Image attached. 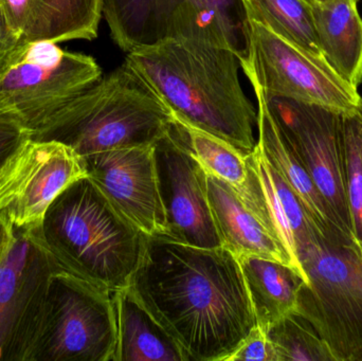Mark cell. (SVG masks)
Here are the masks:
<instances>
[{
	"instance_id": "cell-33",
	"label": "cell",
	"mask_w": 362,
	"mask_h": 361,
	"mask_svg": "<svg viewBox=\"0 0 362 361\" xmlns=\"http://www.w3.org/2000/svg\"><path fill=\"white\" fill-rule=\"evenodd\" d=\"M306 1L310 2V4H312V0H306Z\"/></svg>"
},
{
	"instance_id": "cell-28",
	"label": "cell",
	"mask_w": 362,
	"mask_h": 361,
	"mask_svg": "<svg viewBox=\"0 0 362 361\" xmlns=\"http://www.w3.org/2000/svg\"><path fill=\"white\" fill-rule=\"evenodd\" d=\"M226 361H278V357L267 334L257 326Z\"/></svg>"
},
{
	"instance_id": "cell-20",
	"label": "cell",
	"mask_w": 362,
	"mask_h": 361,
	"mask_svg": "<svg viewBox=\"0 0 362 361\" xmlns=\"http://www.w3.org/2000/svg\"><path fill=\"white\" fill-rule=\"evenodd\" d=\"M257 326L266 333L274 322L297 313L304 281L282 263L257 256L238 258Z\"/></svg>"
},
{
	"instance_id": "cell-13",
	"label": "cell",
	"mask_w": 362,
	"mask_h": 361,
	"mask_svg": "<svg viewBox=\"0 0 362 361\" xmlns=\"http://www.w3.org/2000/svg\"><path fill=\"white\" fill-rule=\"evenodd\" d=\"M155 161L167 220L165 237L206 249L223 247L204 167L170 131L155 144Z\"/></svg>"
},
{
	"instance_id": "cell-35",
	"label": "cell",
	"mask_w": 362,
	"mask_h": 361,
	"mask_svg": "<svg viewBox=\"0 0 362 361\" xmlns=\"http://www.w3.org/2000/svg\"><path fill=\"white\" fill-rule=\"evenodd\" d=\"M357 1H358V0H357Z\"/></svg>"
},
{
	"instance_id": "cell-22",
	"label": "cell",
	"mask_w": 362,
	"mask_h": 361,
	"mask_svg": "<svg viewBox=\"0 0 362 361\" xmlns=\"http://www.w3.org/2000/svg\"><path fill=\"white\" fill-rule=\"evenodd\" d=\"M170 131L204 167L206 173L229 182L235 188H240L246 182L248 174L246 153L212 134L192 126L178 117L173 116Z\"/></svg>"
},
{
	"instance_id": "cell-2",
	"label": "cell",
	"mask_w": 362,
	"mask_h": 361,
	"mask_svg": "<svg viewBox=\"0 0 362 361\" xmlns=\"http://www.w3.org/2000/svg\"><path fill=\"white\" fill-rule=\"evenodd\" d=\"M125 63L172 114L246 154L257 146V112L238 76L232 51L187 40H165L127 53Z\"/></svg>"
},
{
	"instance_id": "cell-11",
	"label": "cell",
	"mask_w": 362,
	"mask_h": 361,
	"mask_svg": "<svg viewBox=\"0 0 362 361\" xmlns=\"http://www.w3.org/2000/svg\"><path fill=\"white\" fill-rule=\"evenodd\" d=\"M263 95L274 120L301 159L336 222L351 239L356 241L342 160L340 112Z\"/></svg>"
},
{
	"instance_id": "cell-18",
	"label": "cell",
	"mask_w": 362,
	"mask_h": 361,
	"mask_svg": "<svg viewBox=\"0 0 362 361\" xmlns=\"http://www.w3.org/2000/svg\"><path fill=\"white\" fill-rule=\"evenodd\" d=\"M310 4L323 57L338 76L358 89L362 82V18L357 0Z\"/></svg>"
},
{
	"instance_id": "cell-12",
	"label": "cell",
	"mask_w": 362,
	"mask_h": 361,
	"mask_svg": "<svg viewBox=\"0 0 362 361\" xmlns=\"http://www.w3.org/2000/svg\"><path fill=\"white\" fill-rule=\"evenodd\" d=\"M83 176L84 161L69 146L30 139L0 174V220L36 228L55 197Z\"/></svg>"
},
{
	"instance_id": "cell-15",
	"label": "cell",
	"mask_w": 362,
	"mask_h": 361,
	"mask_svg": "<svg viewBox=\"0 0 362 361\" xmlns=\"http://www.w3.org/2000/svg\"><path fill=\"white\" fill-rule=\"evenodd\" d=\"M247 167L246 182L236 189L276 232L291 259L293 271L308 284L300 256L323 239L315 230L295 193L269 162L257 142L247 156Z\"/></svg>"
},
{
	"instance_id": "cell-17",
	"label": "cell",
	"mask_w": 362,
	"mask_h": 361,
	"mask_svg": "<svg viewBox=\"0 0 362 361\" xmlns=\"http://www.w3.org/2000/svg\"><path fill=\"white\" fill-rule=\"evenodd\" d=\"M208 197L223 247L236 258L257 256L291 266L276 232L244 199L240 191L208 174Z\"/></svg>"
},
{
	"instance_id": "cell-30",
	"label": "cell",
	"mask_w": 362,
	"mask_h": 361,
	"mask_svg": "<svg viewBox=\"0 0 362 361\" xmlns=\"http://www.w3.org/2000/svg\"><path fill=\"white\" fill-rule=\"evenodd\" d=\"M10 237L11 227L6 225L4 220H0V256H1L6 244H8Z\"/></svg>"
},
{
	"instance_id": "cell-8",
	"label": "cell",
	"mask_w": 362,
	"mask_h": 361,
	"mask_svg": "<svg viewBox=\"0 0 362 361\" xmlns=\"http://www.w3.org/2000/svg\"><path fill=\"white\" fill-rule=\"evenodd\" d=\"M101 78L89 55L50 40H21L0 66V110H14L33 131Z\"/></svg>"
},
{
	"instance_id": "cell-5",
	"label": "cell",
	"mask_w": 362,
	"mask_h": 361,
	"mask_svg": "<svg viewBox=\"0 0 362 361\" xmlns=\"http://www.w3.org/2000/svg\"><path fill=\"white\" fill-rule=\"evenodd\" d=\"M114 42L129 53L165 40H187L248 59L250 25L242 0H102Z\"/></svg>"
},
{
	"instance_id": "cell-23",
	"label": "cell",
	"mask_w": 362,
	"mask_h": 361,
	"mask_svg": "<svg viewBox=\"0 0 362 361\" xmlns=\"http://www.w3.org/2000/svg\"><path fill=\"white\" fill-rule=\"evenodd\" d=\"M102 16V0H49L42 40H95Z\"/></svg>"
},
{
	"instance_id": "cell-16",
	"label": "cell",
	"mask_w": 362,
	"mask_h": 361,
	"mask_svg": "<svg viewBox=\"0 0 362 361\" xmlns=\"http://www.w3.org/2000/svg\"><path fill=\"white\" fill-rule=\"evenodd\" d=\"M252 87L259 104L257 144L299 199L320 239L334 245L353 243L355 241L351 239L340 228L301 159L274 120L266 104L263 91L259 87Z\"/></svg>"
},
{
	"instance_id": "cell-25",
	"label": "cell",
	"mask_w": 362,
	"mask_h": 361,
	"mask_svg": "<svg viewBox=\"0 0 362 361\" xmlns=\"http://www.w3.org/2000/svg\"><path fill=\"white\" fill-rule=\"evenodd\" d=\"M339 129L353 231L362 242V112H340Z\"/></svg>"
},
{
	"instance_id": "cell-32",
	"label": "cell",
	"mask_w": 362,
	"mask_h": 361,
	"mask_svg": "<svg viewBox=\"0 0 362 361\" xmlns=\"http://www.w3.org/2000/svg\"><path fill=\"white\" fill-rule=\"evenodd\" d=\"M325 0H312V4H321V2H325Z\"/></svg>"
},
{
	"instance_id": "cell-1",
	"label": "cell",
	"mask_w": 362,
	"mask_h": 361,
	"mask_svg": "<svg viewBox=\"0 0 362 361\" xmlns=\"http://www.w3.org/2000/svg\"><path fill=\"white\" fill-rule=\"evenodd\" d=\"M129 288L187 361H226L257 326L240 262L223 247L146 235Z\"/></svg>"
},
{
	"instance_id": "cell-3",
	"label": "cell",
	"mask_w": 362,
	"mask_h": 361,
	"mask_svg": "<svg viewBox=\"0 0 362 361\" xmlns=\"http://www.w3.org/2000/svg\"><path fill=\"white\" fill-rule=\"evenodd\" d=\"M35 230L59 266L110 292L129 286L146 239L87 175L55 197Z\"/></svg>"
},
{
	"instance_id": "cell-21",
	"label": "cell",
	"mask_w": 362,
	"mask_h": 361,
	"mask_svg": "<svg viewBox=\"0 0 362 361\" xmlns=\"http://www.w3.org/2000/svg\"><path fill=\"white\" fill-rule=\"evenodd\" d=\"M247 16L310 54L325 59L306 0H242Z\"/></svg>"
},
{
	"instance_id": "cell-6",
	"label": "cell",
	"mask_w": 362,
	"mask_h": 361,
	"mask_svg": "<svg viewBox=\"0 0 362 361\" xmlns=\"http://www.w3.org/2000/svg\"><path fill=\"white\" fill-rule=\"evenodd\" d=\"M112 292L66 271L52 273L25 361H115Z\"/></svg>"
},
{
	"instance_id": "cell-24",
	"label": "cell",
	"mask_w": 362,
	"mask_h": 361,
	"mask_svg": "<svg viewBox=\"0 0 362 361\" xmlns=\"http://www.w3.org/2000/svg\"><path fill=\"white\" fill-rule=\"evenodd\" d=\"M278 361H335L327 343L308 319L289 314L266 331Z\"/></svg>"
},
{
	"instance_id": "cell-9",
	"label": "cell",
	"mask_w": 362,
	"mask_h": 361,
	"mask_svg": "<svg viewBox=\"0 0 362 361\" xmlns=\"http://www.w3.org/2000/svg\"><path fill=\"white\" fill-rule=\"evenodd\" d=\"M250 47L243 64L252 86L265 95L325 106L340 112H361L358 89L338 76L325 59L279 37L249 19Z\"/></svg>"
},
{
	"instance_id": "cell-26",
	"label": "cell",
	"mask_w": 362,
	"mask_h": 361,
	"mask_svg": "<svg viewBox=\"0 0 362 361\" xmlns=\"http://www.w3.org/2000/svg\"><path fill=\"white\" fill-rule=\"evenodd\" d=\"M49 0H1L11 29L25 40H40L46 27Z\"/></svg>"
},
{
	"instance_id": "cell-31",
	"label": "cell",
	"mask_w": 362,
	"mask_h": 361,
	"mask_svg": "<svg viewBox=\"0 0 362 361\" xmlns=\"http://www.w3.org/2000/svg\"><path fill=\"white\" fill-rule=\"evenodd\" d=\"M352 361H362V350L353 357Z\"/></svg>"
},
{
	"instance_id": "cell-29",
	"label": "cell",
	"mask_w": 362,
	"mask_h": 361,
	"mask_svg": "<svg viewBox=\"0 0 362 361\" xmlns=\"http://www.w3.org/2000/svg\"><path fill=\"white\" fill-rule=\"evenodd\" d=\"M23 38L19 37L8 25L2 8L1 0H0V66L8 59V55L15 50Z\"/></svg>"
},
{
	"instance_id": "cell-19",
	"label": "cell",
	"mask_w": 362,
	"mask_h": 361,
	"mask_svg": "<svg viewBox=\"0 0 362 361\" xmlns=\"http://www.w3.org/2000/svg\"><path fill=\"white\" fill-rule=\"evenodd\" d=\"M112 298L117 321L115 361H187L180 345L129 286L112 292Z\"/></svg>"
},
{
	"instance_id": "cell-34",
	"label": "cell",
	"mask_w": 362,
	"mask_h": 361,
	"mask_svg": "<svg viewBox=\"0 0 362 361\" xmlns=\"http://www.w3.org/2000/svg\"><path fill=\"white\" fill-rule=\"evenodd\" d=\"M361 112H362V107H361Z\"/></svg>"
},
{
	"instance_id": "cell-10",
	"label": "cell",
	"mask_w": 362,
	"mask_h": 361,
	"mask_svg": "<svg viewBox=\"0 0 362 361\" xmlns=\"http://www.w3.org/2000/svg\"><path fill=\"white\" fill-rule=\"evenodd\" d=\"M59 268L35 228L11 227L0 256V361H25L49 279Z\"/></svg>"
},
{
	"instance_id": "cell-27",
	"label": "cell",
	"mask_w": 362,
	"mask_h": 361,
	"mask_svg": "<svg viewBox=\"0 0 362 361\" xmlns=\"http://www.w3.org/2000/svg\"><path fill=\"white\" fill-rule=\"evenodd\" d=\"M31 129L14 110H0V174L31 139Z\"/></svg>"
},
{
	"instance_id": "cell-4",
	"label": "cell",
	"mask_w": 362,
	"mask_h": 361,
	"mask_svg": "<svg viewBox=\"0 0 362 361\" xmlns=\"http://www.w3.org/2000/svg\"><path fill=\"white\" fill-rule=\"evenodd\" d=\"M172 123L171 110L124 63L53 112L31 139L59 142L85 157L153 146L167 136Z\"/></svg>"
},
{
	"instance_id": "cell-14",
	"label": "cell",
	"mask_w": 362,
	"mask_h": 361,
	"mask_svg": "<svg viewBox=\"0 0 362 361\" xmlns=\"http://www.w3.org/2000/svg\"><path fill=\"white\" fill-rule=\"evenodd\" d=\"M82 158L86 175L132 224L148 237L167 235L155 144L104 150Z\"/></svg>"
},
{
	"instance_id": "cell-7",
	"label": "cell",
	"mask_w": 362,
	"mask_h": 361,
	"mask_svg": "<svg viewBox=\"0 0 362 361\" xmlns=\"http://www.w3.org/2000/svg\"><path fill=\"white\" fill-rule=\"evenodd\" d=\"M308 278L298 314L316 329L335 361H352L362 350V242L320 241L300 256Z\"/></svg>"
}]
</instances>
